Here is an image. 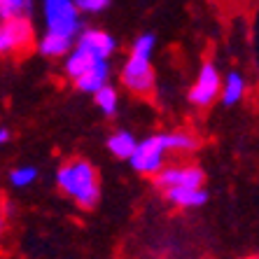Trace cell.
I'll return each mask as SVG.
<instances>
[{"mask_svg": "<svg viewBox=\"0 0 259 259\" xmlns=\"http://www.w3.org/2000/svg\"><path fill=\"white\" fill-rule=\"evenodd\" d=\"M72 3H75L79 12H91V14L103 12L110 5V0H72Z\"/></svg>", "mask_w": 259, "mask_h": 259, "instance_id": "ac0fdd59", "label": "cell"}, {"mask_svg": "<svg viewBox=\"0 0 259 259\" xmlns=\"http://www.w3.org/2000/svg\"><path fill=\"white\" fill-rule=\"evenodd\" d=\"M220 87H222V77H220L217 68L208 61L201 68L199 77H196V84L189 89V101L196 108H210L212 103L217 101V96H220Z\"/></svg>", "mask_w": 259, "mask_h": 259, "instance_id": "52a82bcc", "label": "cell"}, {"mask_svg": "<svg viewBox=\"0 0 259 259\" xmlns=\"http://www.w3.org/2000/svg\"><path fill=\"white\" fill-rule=\"evenodd\" d=\"M94 96H96V105L105 112V115H115L117 112V91L112 89V87L105 82L103 87H98L96 91H94Z\"/></svg>", "mask_w": 259, "mask_h": 259, "instance_id": "9a60e30c", "label": "cell"}, {"mask_svg": "<svg viewBox=\"0 0 259 259\" xmlns=\"http://www.w3.org/2000/svg\"><path fill=\"white\" fill-rule=\"evenodd\" d=\"M30 10V0H0V21L24 17Z\"/></svg>", "mask_w": 259, "mask_h": 259, "instance_id": "2e32d148", "label": "cell"}, {"mask_svg": "<svg viewBox=\"0 0 259 259\" xmlns=\"http://www.w3.org/2000/svg\"><path fill=\"white\" fill-rule=\"evenodd\" d=\"M245 79H243L241 72H229L227 77L222 79V87H220V94H222V101L227 105H236L238 101H243L245 96Z\"/></svg>", "mask_w": 259, "mask_h": 259, "instance_id": "4fadbf2b", "label": "cell"}, {"mask_svg": "<svg viewBox=\"0 0 259 259\" xmlns=\"http://www.w3.org/2000/svg\"><path fill=\"white\" fill-rule=\"evenodd\" d=\"M45 21L47 30L75 40L79 33V10L72 0H45Z\"/></svg>", "mask_w": 259, "mask_h": 259, "instance_id": "3957f363", "label": "cell"}, {"mask_svg": "<svg viewBox=\"0 0 259 259\" xmlns=\"http://www.w3.org/2000/svg\"><path fill=\"white\" fill-rule=\"evenodd\" d=\"M205 175L199 166L192 163H175V166H161L154 173V185L159 189L168 187H203Z\"/></svg>", "mask_w": 259, "mask_h": 259, "instance_id": "8992f818", "label": "cell"}, {"mask_svg": "<svg viewBox=\"0 0 259 259\" xmlns=\"http://www.w3.org/2000/svg\"><path fill=\"white\" fill-rule=\"evenodd\" d=\"M7 140H10V131H7V128H0V147H3Z\"/></svg>", "mask_w": 259, "mask_h": 259, "instance_id": "ffe728a7", "label": "cell"}, {"mask_svg": "<svg viewBox=\"0 0 259 259\" xmlns=\"http://www.w3.org/2000/svg\"><path fill=\"white\" fill-rule=\"evenodd\" d=\"M72 47V40L66 35H56V33H45V37L40 40V45H37V52L42 56H47V59H59V56L68 54Z\"/></svg>", "mask_w": 259, "mask_h": 259, "instance_id": "7c38bea8", "label": "cell"}, {"mask_svg": "<svg viewBox=\"0 0 259 259\" xmlns=\"http://www.w3.org/2000/svg\"><path fill=\"white\" fill-rule=\"evenodd\" d=\"M56 182L61 192L70 196L79 208L91 210L98 203L101 180H98L96 168L87 159H68L66 163H61V168L56 170Z\"/></svg>", "mask_w": 259, "mask_h": 259, "instance_id": "6da1fadb", "label": "cell"}, {"mask_svg": "<svg viewBox=\"0 0 259 259\" xmlns=\"http://www.w3.org/2000/svg\"><path fill=\"white\" fill-rule=\"evenodd\" d=\"M163 196L180 208H199L208 201V194L203 192V187H168L163 189Z\"/></svg>", "mask_w": 259, "mask_h": 259, "instance_id": "9c48e42d", "label": "cell"}, {"mask_svg": "<svg viewBox=\"0 0 259 259\" xmlns=\"http://www.w3.org/2000/svg\"><path fill=\"white\" fill-rule=\"evenodd\" d=\"M166 143H163V133L161 136H150L143 143H136V150L128 157L131 166L138 170L140 175H154L163 163H166Z\"/></svg>", "mask_w": 259, "mask_h": 259, "instance_id": "5b68a950", "label": "cell"}, {"mask_svg": "<svg viewBox=\"0 0 259 259\" xmlns=\"http://www.w3.org/2000/svg\"><path fill=\"white\" fill-rule=\"evenodd\" d=\"M163 143H166V150L175 152V154H192V152L199 150V138L192 131L163 133Z\"/></svg>", "mask_w": 259, "mask_h": 259, "instance_id": "8fae6325", "label": "cell"}, {"mask_svg": "<svg viewBox=\"0 0 259 259\" xmlns=\"http://www.w3.org/2000/svg\"><path fill=\"white\" fill-rule=\"evenodd\" d=\"M77 47H82L87 54H91L94 59L105 61L115 52V37L108 35V33H103V30L89 28V30H82V33H79Z\"/></svg>", "mask_w": 259, "mask_h": 259, "instance_id": "ba28073f", "label": "cell"}, {"mask_svg": "<svg viewBox=\"0 0 259 259\" xmlns=\"http://www.w3.org/2000/svg\"><path fill=\"white\" fill-rule=\"evenodd\" d=\"M108 147L115 157L128 159L133 154V150H136V138H133L128 131H119V133H115V136H110Z\"/></svg>", "mask_w": 259, "mask_h": 259, "instance_id": "5bb4252c", "label": "cell"}, {"mask_svg": "<svg viewBox=\"0 0 259 259\" xmlns=\"http://www.w3.org/2000/svg\"><path fill=\"white\" fill-rule=\"evenodd\" d=\"M33 45V28L26 17L0 21V56L26 54Z\"/></svg>", "mask_w": 259, "mask_h": 259, "instance_id": "277c9868", "label": "cell"}, {"mask_svg": "<svg viewBox=\"0 0 259 259\" xmlns=\"http://www.w3.org/2000/svg\"><path fill=\"white\" fill-rule=\"evenodd\" d=\"M152 54H154V35H140L133 42L131 56L121 70V82L136 96H152L154 91V70H152Z\"/></svg>", "mask_w": 259, "mask_h": 259, "instance_id": "7a4b0ae2", "label": "cell"}, {"mask_svg": "<svg viewBox=\"0 0 259 259\" xmlns=\"http://www.w3.org/2000/svg\"><path fill=\"white\" fill-rule=\"evenodd\" d=\"M7 229V217H5V201L0 199V243H3V236Z\"/></svg>", "mask_w": 259, "mask_h": 259, "instance_id": "d6986e66", "label": "cell"}, {"mask_svg": "<svg viewBox=\"0 0 259 259\" xmlns=\"http://www.w3.org/2000/svg\"><path fill=\"white\" fill-rule=\"evenodd\" d=\"M37 178V170L33 168V166H26V168H14L12 173H10V182H12L14 187H28V185H33Z\"/></svg>", "mask_w": 259, "mask_h": 259, "instance_id": "e0dca14e", "label": "cell"}, {"mask_svg": "<svg viewBox=\"0 0 259 259\" xmlns=\"http://www.w3.org/2000/svg\"><path fill=\"white\" fill-rule=\"evenodd\" d=\"M108 63L105 61H96L94 66H89L84 72H79L75 77V87L79 91H87V94H94L98 87H103L108 82Z\"/></svg>", "mask_w": 259, "mask_h": 259, "instance_id": "30bf717a", "label": "cell"}]
</instances>
